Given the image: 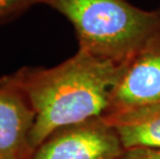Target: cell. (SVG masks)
I'll use <instances>...</instances> for the list:
<instances>
[{
  "instance_id": "cell-1",
  "label": "cell",
  "mask_w": 160,
  "mask_h": 159,
  "mask_svg": "<svg viewBox=\"0 0 160 159\" xmlns=\"http://www.w3.org/2000/svg\"><path fill=\"white\" fill-rule=\"evenodd\" d=\"M122 64L83 50L51 68L23 67L0 79L21 92L35 114L29 135L32 150L61 128L108 114Z\"/></svg>"
},
{
  "instance_id": "cell-2",
  "label": "cell",
  "mask_w": 160,
  "mask_h": 159,
  "mask_svg": "<svg viewBox=\"0 0 160 159\" xmlns=\"http://www.w3.org/2000/svg\"><path fill=\"white\" fill-rule=\"evenodd\" d=\"M72 24L79 49L123 64L160 30V9L127 0H43Z\"/></svg>"
},
{
  "instance_id": "cell-3",
  "label": "cell",
  "mask_w": 160,
  "mask_h": 159,
  "mask_svg": "<svg viewBox=\"0 0 160 159\" xmlns=\"http://www.w3.org/2000/svg\"><path fill=\"white\" fill-rule=\"evenodd\" d=\"M124 151L114 128L97 118L55 131L28 159H119Z\"/></svg>"
},
{
  "instance_id": "cell-4",
  "label": "cell",
  "mask_w": 160,
  "mask_h": 159,
  "mask_svg": "<svg viewBox=\"0 0 160 159\" xmlns=\"http://www.w3.org/2000/svg\"><path fill=\"white\" fill-rule=\"evenodd\" d=\"M160 103V30L122 64L111 113Z\"/></svg>"
},
{
  "instance_id": "cell-5",
  "label": "cell",
  "mask_w": 160,
  "mask_h": 159,
  "mask_svg": "<svg viewBox=\"0 0 160 159\" xmlns=\"http://www.w3.org/2000/svg\"><path fill=\"white\" fill-rule=\"evenodd\" d=\"M35 114L15 87L0 83V159H28Z\"/></svg>"
},
{
  "instance_id": "cell-6",
  "label": "cell",
  "mask_w": 160,
  "mask_h": 159,
  "mask_svg": "<svg viewBox=\"0 0 160 159\" xmlns=\"http://www.w3.org/2000/svg\"><path fill=\"white\" fill-rule=\"evenodd\" d=\"M124 150L160 148V103L115 112L103 117Z\"/></svg>"
},
{
  "instance_id": "cell-7",
  "label": "cell",
  "mask_w": 160,
  "mask_h": 159,
  "mask_svg": "<svg viewBox=\"0 0 160 159\" xmlns=\"http://www.w3.org/2000/svg\"><path fill=\"white\" fill-rule=\"evenodd\" d=\"M42 2L43 0H0V22Z\"/></svg>"
},
{
  "instance_id": "cell-8",
  "label": "cell",
  "mask_w": 160,
  "mask_h": 159,
  "mask_svg": "<svg viewBox=\"0 0 160 159\" xmlns=\"http://www.w3.org/2000/svg\"><path fill=\"white\" fill-rule=\"evenodd\" d=\"M119 159H160V148H138L125 150Z\"/></svg>"
}]
</instances>
